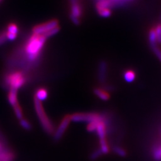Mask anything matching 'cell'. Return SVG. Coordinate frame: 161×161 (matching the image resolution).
I'll use <instances>...</instances> for the list:
<instances>
[{
	"instance_id": "cell-35",
	"label": "cell",
	"mask_w": 161,
	"mask_h": 161,
	"mask_svg": "<svg viewBox=\"0 0 161 161\" xmlns=\"http://www.w3.org/2000/svg\"><path fill=\"white\" fill-rule=\"evenodd\" d=\"M0 2H1V0H0Z\"/></svg>"
},
{
	"instance_id": "cell-20",
	"label": "cell",
	"mask_w": 161,
	"mask_h": 161,
	"mask_svg": "<svg viewBox=\"0 0 161 161\" xmlns=\"http://www.w3.org/2000/svg\"><path fill=\"white\" fill-rule=\"evenodd\" d=\"M13 108H14L15 115H16L17 118L19 119H22L23 118V112H22V108L20 107V105L19 104H18L16 105H15V106Z\"/></svg>"
},
{
	"instance_id": "cell-32",
	"label": "cell",
	"mask_w": 161,
	"mask_h": 161,
	"mask_svg": "<svg viewBox=\"0 0 161 161\" xmlns=\"http://www.w3.org/2000/svg\"><path fill=\"white\" fill-rule=\"evenodd\" d=\"M122 1H124V0H122ZM124 1H129V0H124Z\"/></svg>"
},
{
	"instance_id": "cell-27",
	"label": "cell",
	"mask_w": 161,
	"mask_h": 161,
	"mask_svg": "<svg viewBox=\"0 0 161 161\" xmlns=\"http://www.w3.org/2000/svg\"><path fill=\"white\" fill-rule=\"evenodd\" d=\"M7 40L8 39L6 37V32L3 31L0 32V46L6 42Z\"/></svg>"
},
{
	"instance_id": "cell-33",
	"label": "cell",
	"mask_w": 161,
	"mask_h": 161,
	"mask_svg": "<svg viewBox=\"0 0 161 161\" xmlns=\"http://www.w3.org/2000/svg\"><path fill=\"white\" fill-rule=\"evenodd\" d=\"M160 19H161V15H160Z\"/></svg>"
},
{
	"instance_id": "cell-3",
	"label": "cell",
	"mask_w": 161,
	"mask_h": 161,
	"mask_svg": "<svg viewBox=\"0 0 161 161\" xmlns=\"http://www.w3.org/2000/svg\"><path fill=\"white\" fill-rule=\"evenodd\" d=\"M5 80L10 89L18 90L26 83L27 78L22 71H14L8 75Z\"/></svg>"
},
{
	"instance_id": "cell-17",
	"label": "cell",
	"mask_w": 161,
	"mask_h": 161,
	"mask_svg": "<svg viewBox=\"0 0 161 161\" xmlns=\"http://www.w3.org/2000/svg\"><path fill=\"white\" fill-rule=\"evenodd\" d=\"M124 78L125 80L128 83H132L136 78V74L132 70H128L125 71L124 75Z\"/></svg>"
},
{
	"instance_id": "cell-19",
	"label": "cell",
	"mask_w": 161,
	"mask_h": 161,
	"mask_svg": "<svg viewBox=\"0 0 161 161\" xmlns=\"http://www.w3.org/2000/svg\"><path fill=\"white\" fill-rule=\"evenodd\" d=\"M114 152L118 154L119 157H125L126 156V151H125L124 148H122V147H119L118 146H115L113 148Z\"/></svg>"
},
{
	"instance_id": "cell-11",
	"label": "cell",
	"mask_w": 161,
	"mask_h": 161,
	"mask_svg": "<svg viewBox=\"0 0 161 161\" xmlns=\"http://www.w3.org/2000/svg\"><path fill=\"white\" fill-rule=\"evenodd\" d=\"M48 92L47 89L41 87L36 90V92L34 95V97L38 99L39 101H40V102H42V101H44L48 97Z\"/></svg>"
},
{
	"instance_id": "cell-6",
	"label": "cell",
	"mask_w": 161,
	"mask_h": 161,
	"mask_svg": "<svg viewBox=\"0 0 161 161\" xmlns=\"http://www.w3.org/2000/svg\"><path fill=\"white\" fill-rule=\"evenodd\" d=\"M58 26V22L57 19H52L45 23L37 25L32 29L33 34H44L52 29Z\"/></svg>"
},
{
	"instance_id": "cell-10",
	"label": "cell",
	"mask_w": 161,
	"mask_h": 161,
	"mask_svg": "<svg viewBox=\"0 0 161 161\" xmlns=\"http://www.w3.org/2000/svg\"><path fill=\"white\" fill-rule=\"evenodd\" d=\"M8 99L10 105L14 107L15 105L18 104V97H17V90L10 89L8 95Z\"/></svg>"
},
{
	"instance_id": "cell-9",
	"label": "cell",
	"mask_w": 161,
	"mask_h": 161,
	"mask_svg": "<svg viewBox=\"0 0 161 161\" xmlns=\"http://www.w3.org/2000/svg\"><path fill=\"white\" fill-rule=\"evenodd\" d=\"M107 127L106 124H105L104 121L99 122L97 124V126L96 129V132L97 133L98 136L100 139H105L106 138V134H107Z\"/></svg>"
},
{
	"instance_id": "cell-26",
	"label": "cell",
	"mask_w": 161,
	"mask_h": 161,
	"mask_svg": "<svg viewBox=\"0 0 161 161\" xmlns=\"http://www.w3.org/2000/svg\"><path fill=\"white\" fill-rule=\"evenodd\" d=\"M153 157L155 160H161V147L156 149L154 151Z\"/></svg>"
},
{
	"instance_id": "cell-4",
	"label": "cell",
	"mask_w": 161,
	"mask_h": 161,
	"mask_svg": "<svg viewBox=\"0 0 161 161\" xmlns=\"http://www.w3.org/2000/svg\"><path fill=\"white\" fill-rule=\"evenodd\" d=\"M70 119L75 122H99L104 121L102 114L97 113H75L70 115Z\"/></svg>"
},
{
	"instance_id": "cell-28",
	"label": "cell",
	"mask_w": 161,
	"mask_h": 161,
	"mask_svg": "<svg viewBox=\"0 0 161 161\" xmlns=\"http://www.w3.org/2000/svg\"><path fill=\"white\" fill-rule=\"evenodd\" d=\"M102 153L101 152V150L99 149L97 150H95V152H93L92 155H91V159L92 160H95L97 159V158H99L100 156H102Z\"/></svg>"
},
{
	"instance_id": "cell-22",
	"label": "cell",
	"mask_w": 161,
	"mask_h": 161,
	"mask_svg": "<svg viewBox=\"0 0 161 161\" xmlns=\"http://www.w3.org/2000/svg\"><path fill=\"white\" fill-rule=\"evenodd\" d=\"M98 14L99 16L103 18H108L111 16L112 14V11H111L110 8H106V9H103L100 10V11H98Z\"/></svg>"
},
{
	"instance_id": "cell-8",
	"label": "cell",
	"mask_w": 161,
	"mask_h": 161,
	"mask_svg": "<svg viewBox=\"0 0 161 161\" xmlns=\"http://www.w3.org/2000/svg\"><path fill=\"white\" fill-rule=\"evenodd\" d=\"M107 70H108V64L106 62L102 60L99 63V70H98V75H99V79L101 82H104L105 79H106V75H107Z\"/></svg>"
},
{
	"instance_id": "cell-31",
	"label": "cell",
	"mask_w": 161,
	"mask_h": 161,
	"mask_svg": "<svg viewBox=\"0 0 161 161\" xmlns=\"http://www.w3.org/2000/svg\"><path fill=\"white\" fill-rule=\"evenodd\" d=\"M111 1H112V2L114 3V2H120V1H122V0H111Z\"/></svg>"
},
{
	"instance_id": "cell-23",
	"label": "cell",
	"mask_w": 161,
	"mask_h": 161,
	"mask_svg": "<svg viewBox=\"0 0 161 161\" xmlns=\"http://www.w3.org/2000/svg\"><path fill=\"white\" fill-rule=\"evenodd\" d=\"M59 30H60V28H59V26H58V27H56V28H54L52 29L51 30H50V31H48V32H47L46 34H43V35H44V36L45 37H46L47 38H49V37L53 36L54 35L57 34V33L58 32Z\"/></svg>"
},
{
	"instance_id": "cell-15",
	"label": "cell",
	"mask_w": 161,
	"mask_h": 161,
	"mask_svg": "<svg viewBox=\"0 0 161 161\" xmlns=\"http://www.w3.org/2000/svg\"><path fill=\"white\" fill-rule=\"evenodd\" d=\"M148 38H149V42L151 47L153 48L155 47L156 42H157V34H156L155 28H152L150 30Z\"/></svg>"
},
{
	"instance_id": "cell-34",
	"label": "cell",
	"mask_w": 161,
	"mask_h": 161,
	"mask_svg": "<svg viewBox=\"0 0 161 161\" xmlns=\"http://www.w3.org/2000/svg\"><path fill=\"white\" fill-rule=\"evenodd\" d=\"M0 148H1V146H0Z\"/></svg>"
},
{
	"instance_id": "cell-29",
	"label": "cell",
	"mask_w": 161,
	"mask_h": 161,
	"mask_svg": "<svg viewBox=\"0 0 161 161\" xmlns=\"http://www.w3.org/2000/svg\"><path fill=\"white\" fill-rule=\"evenodd\" d=\"M153 48L154 50V53L156 54V56H157L158 57V58L161 61V50L159 49L158 48H157V47H155Z\"/></svg>"
},
{
	"instance_id": "cell-7",
	"label": "cell",
	"mask_w": 161,
	"mask_h": 161,
	"mask_svg": "<svg viewBox=\"0 0 161 161\" xmlns=\"http://www.w3.org/2000/svg\"><path fill=\"white\" fill-rule=\"evenodd\" d=\"M70 121H71V119H70V115H66L63 118L61 122H60V124L59 125L58 128L56 130V132H54V138L55 140H57V141L59 140L60 138H62L64 132L67 130Z\"/></svg>"
},
{
	"instance_id": "cell-25",
	"label": "cell",
	"mask_w": 161,
	"mask_h": 161,
	"mask_svg": "<svg viewBox=\"0 0 161 161\" xmlns=\"http://www.w3.org/2000/svg\"><path fill=\"white\" fill-rule=\"evenodd\" d=\"M97 124H98V122H91V123H89L87 126V130L89 132H95V131H96Z\"/></svg>"
},
{
	"instance_id": "cell-21",
	"label": "cell",
	"mask_w": 161,
	"mask_h": 161,
	"mask_svg": "<svg viewBox=\"0 0 161 161\" xmlns=\"http://www.w3.org/2000/svg\"><path fill=\"white\" fill-rule=\"evenodd\" d=\"M19 124L24 129L26 130H30L32 129L31 124H30V123L26 119L22 118L21 119H19Z\"/></svg>"
},
{
	"instance_id": "cell-1",
	"label": "cell",
	"mask_w": 161,
	"mask_h": 161,
	"mask_svg": "<svg viewBox=\"0 0 161 161\" xmlns=\"http://www.w3.org/2000/svg\"><path fill=\"white\" fill-rule=\"evenodd\" d=\"M47 38L43 34H33L27 40L24 50L28 60L34 62L39 58Z\"/></svg>"
},
{
	"instance_id": "cell-12",
	"label": "cell",
	"mask_w": 161,
	"mask_h": 161,
	"mask_svg": "<svg viewBox=\"0 0 161 161\" xmlns=\"http://www.w3.org/2000/svg\"><path fill=\"white\" fill-rule=\"evenodd\" d=\"M94 93L97 95V96L103 101H108L110 98V95L108 92L101 88H95L93 90Z\"/></svg>"
},
{
	"instance_id": "cell-14",
	"label": "cell",
	"mask_w": 161,
	"mask_h": 161,
	"mask_svg": "<svg viewBox=\"0 0 161 161\" xmlns=\"http://www.w3.org/2000/svg\"><path fill=\"white\" fill-rule=\"evenodd\" d=\"M14 158V154L9 151H3L0 153V161H12Z\"/></svg>"
},
{
	"instance_id": "cell-30",
	"label": "cell",
	"mask_w": 161,
	"mask_h": 161,
	"mask_svg": "<svg viewBox=\"0 0 161 161\" xmlns=\"http://www.w3.org/2000/svg\"><path fill=\"white\" fill-rule=\"evenodd\" d=\"M6 37L9 40H14L17 38V34H14L12 33H9L6 32Z\"/></svg>"
},
{
	"instance_id": "cell-24",
	"label": "cell",
	"mask_w": 161,
	"mask_h": 161,
	"mask_svg": "<svg viewBox=\"0 0 161 161\" xmlns=\"http://www.w3.org/2000/svg\"><path fill=\"white\" fill-rule=\"evenodd\" d=\"M156 34H157V42L161 43V23L158 24L155 28Z\"/></svg>"
},
{
	"instance_id": "cell-13",
	"label": "cell",
	"mask_w": 161,
	"mask_h": 161,
	"mask_svg": "<svg viewBox=\"0 0 161 161\" xmlns=\"http://www.w3.org/2000/svg\"><path fill=\"white\" fill-rule=\"evenodd\" d=\"M112 5L113 2L111 0H98L96 4V8L98 12L103 9L110 8Z\"/></svg>"
},
{
	"instance_id": "cell-2",
	"label": "cell",
	"mask_w": 161,
	"mask_h": 161,
	"mask_svg": "<svg viewBox=\"0 0 161 161\" xmlns=\"http://www.w3.org/2000/svg\"><path fill=\"white\" fill-rule=\"evenodd\" d=\"M35 110L43 129L48 134H52L54 132V127L51 121L48 118L42 107V103L38 99L34 97Z\"/></svg>"
},
{
	"instance_id": "cell-18",
	"label": "cell",
	"mask_w": 161,
	"mask_h": 161,
	"mask_svg": "<svg viewBox=\"0 0 161 161\" xmlns=\"http://www.w3.org/2000/svg\"><path fill=\"white\" fill-rule=\"evenodd\" d=\"M6 32H9V33H12L14 34H18V33L19 32L18 26H17L16 24L10 23L8 26Z\"/></svg>"
},
{
	"instance_id": "cell-5",
	"label": "cell",
	"mask_w": 161,
	"mask_h": 161,
	"mask_svg": "<svg viewBox=\"0 0 161 161\" xmlns=\"http://www.w3.org/2000/svg\"><path fill=\"white\" fill-rule=\"evenodd\" d=\"M70 18L71 21L76 25L79 24L80 18L82 16L83 9L78 0H70Z\"/></svg>"
},
{
	"instance_id": "cell-16",
	"label": "cell",
	"mask_w": 161,
	"mask_h": 161,
	"mask_svg": "<svg viewBox=\"0 0 161 161\" xmlns=\"http://www.w3.org/2000/svg\"><path fill=\"white\" fill-rule=\"evenodd\" d=\"M99 144H100V148L99 150L102 152V154H106L109 152V148L108 144V142L106 138L105 139H100L99 140Z\"/></svg>"
}]
</instances>
